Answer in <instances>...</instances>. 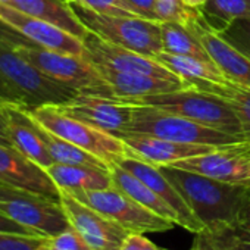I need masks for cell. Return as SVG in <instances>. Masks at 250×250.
I'll list each match as a JSON object with an SVG mask.
<instances>
[{"label": "cell", "mask_w": 250, "mask_h": 250, "mask_svg": "<svg viewBox=\"0 0 250 250\" xmlns=\"http://www.w3.org/2000/svg\"><path fill=\"white\" fill-rule=\"evenodd\" d=\"M162 52L212 61L196 34L177 22H161Z\"/></svg>", "instance_id": "26"}, {"label": "cell", "mask_w": 250, "mask_h": 250, "mask_svg": "<svg viewBox=\"0 0 250 250\" xmlns=\"http://www.w3.org/2000/svg\"><path fill=\"white\" fill-rule=\"evenodd\" d=\"M0 213L49 238L71 227L61 200L5 184H0Z\"/></svg>", "instance_id": "8"}, {"label": "cell", "mask_w": 250, "mask_h": 250, "mask_svg": "<svg viewBox=\"0 0 250 250\" xmlns=\"http://www.w3.org/2000/svg\"><path fill=\"white\" fill-rule=\"evenodd\" d=\"M61 203L65 213L81 237L93 250H119L122 241L128 235L116 222L81 203L69 193L61 191Z\"/></svg>", "instance_id": "12"}, {"label": "cell", "mask_w": 250, "mask_h": 250, "mask_svg": "<svg viewBox=\"0 0 250 250\" xmlns=\"http://www.w3.org/2000/svg\"><path fill=\"white\" fill-rule=\"evenodd\" d=\"M69 194L107 216L128 232H164L175 225L174 222L150 212L115 186L103 190L72 191Z\"/></svg>", "instance_id": "9"}, {"label": "cell", "mask_w": 250, "mask_h": 250, "mask_svg": "<svg viewBox=\"0 0 250 250\" xmlns=\"http://www.w3.org/2000/svg\"><path fill=\"white\" fill-rule=\"evenodd\" d=\"M128 149V156L146 161L156 167L172 165L178 161L194 158L199 155L209 153L215 149L213 146L206 145H188V143H177L147 134H124L121 137Z\"/></svg>", "instance_id": "17"}, {"label": "cell", "mask_w": 250, "mask_h": 250, "mask_svg": "<svg viewBox=\"0 0 250 250\" xmlns=\"http://www.w3.org/2000/svg\"><path fill=\"white\" fill-rule=\"evenodd\" d=\"M171 167L224 183L250 184V145L215 149L205 155L178 161Z\"/></svg>", "instance_id": "13"}, {"label": "cell", "mask_w": 250, "mask_h": 250, "mask_svg": "<svg viewBox=\"0 0 250 250\" xmlns=\"http://www.w3.org/2000/svg\"><path fill=\"white\" fill-rule=\"evenodd\" d=\"M5 107L14 147L44 169L55 164L42 137V125L21 104H5Z\"/></svg>", "instance_id": "19"}, {"label": "cell", "mask_w": 250, "mask_h": 250, "mask_svg": "<svg viewBox=\"0 0 250 250\" xmlns=\"http://www.w3.org/2000/svg\"><path fill=\"white\" fill-rule=\"evenodd\" d=\"M110 175L113 186L116 188H119L125 194H128L131 199H134L137 203H140L150 212L174 222L175 225H180V216L177 215V212L134 174L128 172L119 165H115L110 168Z\"/></svg>", "instance_id": "23"}, {"label": "cell", "mask_w": 250, "mask_h": 250, "mask_svg": "<svg viewBox=\"0 0 250 250\" xmlns=\"http://www.w3.org/2000/svg\"><path fill=\"white\" fill-rule=\"evenodd\" d=\"M12 2V0H0V3H2V5H9Z\"/></svg>", "instance_id": "43"}, {"label": "cell", "mask_w": 250, "mask_h": 250, "mask_svg": "<svg viewBox=\"0 0 250 250\" xmlns=\"http://www.w3.org/2000/svg\"><path fill=\"white\" fill-rule=\"evenodd\" d=\"M27 110L46 130L99 158L109 167V169L128 156V149L122 139L100 131L63 113L58 106L46 104Z\"/></svg>", "instance_id": "6"}, {"label": "cell", "mask_w": 250, "mask_h": 250, "mask_svg": "<svg viewBox=\"0 0 250 250\" xmlns=\"http://www.w3.org/2000/svg\"><path fill=\"white\" fill-rule=\"evenodd\" d=\"M0 42H3L6 44H11L14 47H22V46H36L31 43L27 37H24L21 33L14 30L11 25L3 22L0 20Z\"/></svg>", "instance_id": "36"}, {"label": "cell", "mask_w": 250, "mask_h": 250, "mask_svg": "<svg viewBox=\"0 0 250 250\" xmlns=\"http://www.w3.org/2000/svg\"><path fill=\"white\" fill-rule=\"evenodd\" d=\"M0 103L2 104H21L20 99L12 91V88L6 84V81L2 78V75H0Z\"/></svg>", "instance_id": "39"}, {"label": "cell", "mask_w": 250, "mask_h": 250, "mask_svg": "<svg viewBox=\"0 0 250 250\" xmlns=\"http://www.w3.org/2000/svg\"><path fill=\"white\" fill-rule=\"evenodd\" d=\"M58 107L63 113L119 139L127 134L133 118V104L84 93H80L74 100Z\"/></svg>", "instance_id": "11"}, {"label": "cell", "mask_w": 250, "mask_h": 250, "mask_svg": "<svg viewBox=\"0 0 250 250\" xmlns=\"http://www.w3.org/2000/svg\"><path fill=\"white\" fill-rule=\"evenodd\" d=\"M0 75L12 88L25 109L39 106H63L80 93L46 75L24 59L17 47L0 42Z\"/></svg>", "instance_id": "4"}, {"label": "cell", "mask_w": 250, "mask_h": 250, "mask_svg": "<svg viewBox=\"0 0 250 250\" xmlns=\"http://www.w3.org/2000/svg\"><path fill=\"white\" fill-rule=\"evenodd\" d=\"M203 225L202 234L216 235L243 222L250 209V184H231L180 169L159 167Z\"/></svg>", "instance_id": "1"}, {"label": "cell", "mask_w": 250, "mask_h": 250, "mask_svg": "<svg viewBox=\"0 0 250 250\" xmlns=\"http://www.w3.org/2000/svg\"><path fill=\"white\" fill-rule=\"evenodd\" d=\"M17 52L30 63L37 66L50 78L84 94H94L115 99L110 85L100 75L97 68L84 56L65 55L39 46L17 47Z\"/></svg>", "instance_id": "7"}, {"label": "cell", "mask_w": 250, "mask_h": 250, "mask_svg": "<svg viewBox=\"0 0 250 250\" xmlns=\"http://www.w3.org/2000/svg\"><path fill=\"white\" fill-rule=\"evenodd\" d=\"M124 2L134 17L158 21L155 12V0H124Z\"/></svg>", "instance_id": "35"}, {"label": "cell", "mask_w": 250, "mask_h": 250, "mask_svg": "<svg viewBox=\"0 0 250 250\" xmlns=\"http://www.w3.org/2000/svg\"><path fill=\"white\" fill-rule=\"evenodd\" d=\"M42 137L46 143V147L53 159L55 164H65V165H88L109 169V167L102 162L99 158L93 156L91 153L80 149L78 146L66 142L65 139L53 134L52 131L46 130L42 125Z\"/></svg>", "instance_id": "28"}, {"label": "cell", "mask_w": 250, "mask_h": 250, "mask_svg": "<svg viewBox=\"0 0 250 250\" xmlns=\"http://www.w3.org/2000/svg\"><path fill=\"white\" fill-rule=\"evenodd\" d=\"M0 20L42 49L65 55L84 56V42L50 22L34 18L2 3H0Z\"/></svg>", "instance_id": "14"}, {"label": "cell", "mask_w": 250, "mask_h": 250, "mask_svg": "<svg viewBox=\"0 0 250 250\" xmlns=\"http://www.w3.org/2000/svg\"><path fill=\"white\" fill-rule=\"evenodd\" d=\"M42 250H47V249H46V246H44V247H43V249H42Z\"/></svg>", "instance_id": "45"}, {"label": "cell", "mask_w": 250, "mask_h": 250, "mask_svg": "<svg viewBox=\"0 0 250 250\" xmlns=\"http://www.w3.org/2000/svg\"><path fill=\"white\" fill-rule=\"evenodd\" d=\"M0 231L3 232H14V234H28V235H37L31 229L25 228L24 225L15 222L14 219L5 216L3 213H0Z\"/></svg>", "instance_id": "37"}, {"label": "cell", "mask_w": 250, "mask_h": 250, "mask_svg": "<svg viewBox=\"0 0 250 250\" xmlns=\"http://www.w3.org/2000/svg\"><path fill=\"white\" fill-rule=\"evenodd\" d=\"M49 237L0 231V250H42Z\"/></svg>", "instance_id": "31"}, {"label": "cell", "mask_w": 250, "mask_h": 250, "mask_svg": "<svg viewBox=\"0 0 250 250\" xmlns=\"http://www.w3.org/2000/svg\"><path fill=\"white\" fill-rule=\"evenodd\" d=\"M9 6L50 22L81 40L88 34V30L78 20L68 0H12Z\"/></svg>", "instance_id": "21"}, {"label": "cell", "mask_w": 250, "mask_h": 250, "mask_svg": "<svg viewBox=\"0 0 250 250\" xmlns=\"http://www.w3.org/2000/svg\"><path fill=\"white\" fill-rule=\"evenodd\" d=\"M184 2L187 3V5H190V6H193V8H200L202 5H205L208 0H184Z\"/></svg>", "instance_id": "41"}, {"label": "cell", "mask_w": 250, "mask_h": 250, "mask_svg": "<svg viewBox=\"0 0 250 250\" xmlns=\"http://www.w3.org/2000/svg\"><path fill=\"white\" fill-rule=\"evenodd\" d=\"M162 247L156 246L152 240H149L145 234L140 232H128L122 241L119 250H161Z\"/></svg>", "instance_id": "34"}, {"label": "cell", "mask_w": 250, "mask_h": 250, "mask_svg": "<svg viewBox=\"0 0 250 250\" xmlns=\"http://www.w3.org/2000/svg\"><path fill=\"white\" fill-rule=\"evenodd\" d=\"M243 222H244V224H249V225H250V209H249V212L246 213V216H244Z\"/></svg>", "instance_id": "42"}, {"label": "cell", "mask_w": 250, "mask_h": 250, "mask_svg": "<svg viewBox=\"0 0 250 250\" xmlns=\"http://www.w3.org/2000/svg\"><path fill=\"white\" fill-rule=\"evenodd\" d=\"M199 90L213 93L225 99L234 109L240 119L241 131L246 142L250 145V87H243L231 81L227 83H212V81H194L188 84Z\"/></svg>", "instance_id": "25"}, {"label": "cell", "mask_w": 250, "mask_h": 250, "mask_svg": "<svg viewBox=\"0 0 250 250\" xmlns=\"http://www.w3.org/2000/svg\"><path fill=\"white\" fill-rule=\"evenodd\" d=\"M193 246H194L197 250H215V249H213V247H210V246H209V244H208V243H206L200 235H197V237H196V241H194V244H193Z\"/></svg>", "instance_id": "40"}, {"label": "cell", "mask_w": 250, "mask_h": 250, "mask_svg": "<svg viewBox=\"0 0 250 250\" xmlns=\"http://www.w3.org/2000/svg\"><path fill=\"white\" fill-rule=\"evenodd\" d=\"M122 102L128 104H147L159 107L206 125V127L244 139L240 119L235 115L232 106L221 96L199 90L191 85L174 91L145 96L139 99H128Z\"/></svg>", "instance_id": "2"}, {"label": "cell", "mask_w": 250, "mask_h": 250, "mask_svg": "<svg viewBox=\"0 0 250 250\" xmlns=\"http://www.w3.org/2000/svg\"><path fill=\"white\" fill-rule=\"evenodd\" d=\"M219 36L250 59V18L235 20Z\"/></svg>", "instance_id": "30"}, {"label": "cell", "mask_w": 250, "mask_h": 250, "mask_svg": "<svg viewBox=\"0 0 250 250\" xmlns=\"http://www.w3.org/2000/svg\"><path fill=\"white\" fill-rule=\"evenodd\" d=\"M161 250H169V249H161ZM190 250H197V249H196V247H194V246H193V247H191V249H190Z\"/></svg>", "instance_id": "44"}, {"label": "cell", "mask_w": 250, "mask_h": 250, "mask_svg": "<svg viewBox=\"0 0 250 250\" xmlns=\"http://www.w3.org/2000/svg\"><path fill=\"white\" fill-rule=\"evenodd\" d=\"M199 11L205 24L219 34L235 20L250 18V0H208Z\"/></svg>", "instance_id": "27"}, {"label": "cell", "mask_w": 250, "mask_h": 250, "mask_svg": "<svg viewBox=\"0 0 250 250\" xmlns=\"http://www.w3.org/2000/svg\"><path fill=\"white\" fill-rule=\"evenodd\" d=\"M124 169H127L128 172L134 174L137 178H140L145 184H147L158 196H161L180 216V227L186 228L190 232L194 234H202L205 231L203 225L199 222V219L194 216L180 191L175 188V186L164 175L159 167L152 165L146 161L127 156L122 159L119 164Z\"/></svg>", "instance_id": "16"}, {"label": "cell", "mask_w": 250, "mask_h": 250, "mask_svg": "<svg viewBox=\"0 0 250 250\" xmlns=\"http://www.w3.org/2000/svg\"><path fill=\"white\" fill-rule=\"evenodd\" d=\"M128 133L147 134L177 143L206 145L221 149L249 145L243 137L206 127L181 115L147 104H133V118L127 134Z\"/></svg>", "instance_id": "3"}, {"label": "cell", "mask_w": 250, "mask_h": 250, "mask_svg": "<svg viewBox=\"0 0 250 250\" xmlns=\"http://www.w3.org/2000/svg\"><path fill=\"white\" fill-rule=\"evenodd\" d=\"M83 42L85 49L84 58L96 68H107L127 74H143L156 78L184 83L180 77H177L172 71H169L155 58H149L125 47L115 46L90 31Z\"/></svg>", "instance_id": "10"}, {"label": "cell", "mask_w": 250, "mask_h": 250, "mask_svg": "<svg viewBox=\"0 0 250 250\" xmlns=\"http://www.w3.org/2000/svg\"><path fill=\"white\" fill-rule=\"evenodd\" d=\"M177 77H180L187 85L194 81H212V83H227V77L213 63V61H206L194 56H181L161 52L155 58Z\"/></svg>", "instance_id": "24"}, {"label": "cell", "mask_w": 250, "mask_h": 250, "mask_svg": "<svg viewBox=\"0 0 250 250\" xmlns=\"http://www.w3.org/2000/svg\"><path fill=\"white\" fill-rule=\"evenodd\" d=\"M100 75L104 81L110 85L115 97L118 100H128V99H139L145 96L174 91L180 88L188 87L186 83L172 81L156 78L143 74H127V72H118L107 68H97Z\"/></svg>", "instance_id": "20"}, {"label": "cell", "mask_w": 250, "mask_h": 250, "mask_svg": "<svg viewBox=\"0 0 250 250\" xmlns=\"http://www.w3.org/2000/svg\"><path fill=\"white\" fill-rule=\"evenodd\" d=\"M47 250H93L88 243L81 237V234L69 227L68 229L62 231L61 234L50 237L47 244H46Z\"/></svg>", "instance_id": "32"}, {"label": "cell", "mask_w": 250, "mask_h": 250, "mask_svg": "<svg viewBox=\"0 0 250 250\" xmlns=\"http://www.w3.org/2000/svg\"><path fill=\"white\" fill-rule=\"evenodd\" d=\"M203 44L209 58L222 71L228 81L250 87V59L225 42L218 33L212 31L200 18L188 27Z\"/></svg>", "instance_id": "18"}, {"label": "cell", "mask_w": 250, "mask_h": 250, "mask_svg": "<svg viewBox=\"0 0 250 250\" xmlns=\"http://www.w3.org/2000/svg\"><path fill=\"white\" fill-rule=\"evenodd\" d=\"M61 191H88L113 187L110 169L88 165H65L52 164L46 168Z\"/></svg>", "instance_id": "22"}, {"label": "cell", "mask_w": 250, "mask_h": 250, "mask_svg": "<svg viewBox=\"0 0 250 250\" xmlns=\"http://www.w3.org/2000/svg\"><path fill=\"white\" fill-rule=\"evenodd\" d=\"M0 184L61 200L59 187L43 167L3 145H0Z\"/></svg>", "instance_id": "15"}, {"label": "cell", "mask_w": 250, "mask_h": 250, "mask_svg": "<svg viewBox=\"0 0 250 250\" xmlns=\"http://www.w3.org/2000/svg\"><path fill=\"white\" fill-rule=\"evenodd\" d=\"M0 145L14 147L11 136H9V128H8V115H6V107L5 104L0 103Z\"/></svg>", "instance_id": "38"}, {"label": "cell", "mask_w": 250, "mask_h": 250, "mask_svg": "<svg viewBox=\"0 0 250 250\" xmlns=\"http://www.w3.org/2000/svg\"><path fill=\"white\" fill-rule=\"evenodd\" d=\"M200 235L215 250H250V225L244 222L228 228L216 235Z\"/></svg>", "instance_id": "29"}, {"label": "cell", "mask_w": 250, "mask_h": 250, "mask_svg": "<svg viewBox=\"0 0 250 250\" xmlns=\"http://www.w3.org/2000/svg\"><path fill=\"white\" fill-rule=\"evenodd\" d=\"M68 2L83 25L100 39L149 58H156L162 52L159 21L139 17L104 15L88 9L77 0Z\"/></svg>", "instance_id": "5"}, {"label": "cell", "mask_w": 250, "mask_h": 250, "mask_svg": "<svg viewBox=\"0 0 250 250\" xmlns=\"http://www.w3.org/2000/svg\"><path fill=\"white\" fill-rule=\"evenodd\" d=\"M88 9L104 14V15H121V17H134L127 8L124 0H77Z\"/></svg>", "instance_id": "33"}]
</instances>
